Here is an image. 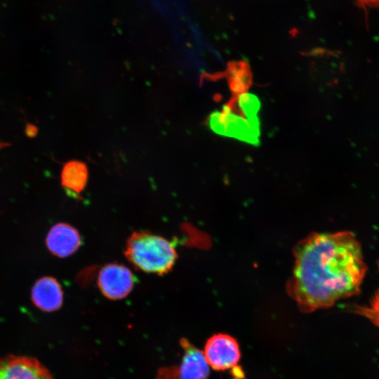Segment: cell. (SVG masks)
<instances>
[{
  "instance_id": "12",
  "label": "cell",
  "mask_w": 379,
  "mask_h": 379,
  "mask_svg": "<svg viewBox=\"0 0 379 379\" xmlns=\"http://www.w3.org/2000/svg\"><path fill=\"white\" fill-rule=\"evenodd\" d=\"M227 104L238 113L247 118L258 117L260 107L258 98L247 92L234 95Z\"/></svg>"
},
{
  "instance_id": "15",
  "label": "cell",
  "mask_w": 379,
  "mask_h": 379,
  "mask_svg": "<svg viewBox=\"0 0 379 379\" xmlns=\"http://www.w3.org/2000/svg\"><path fill=\"white\" fill-rule=\"evenodd\" d=\"M25 131L27 137L29 138H33L37 135L39 131L35 125L32 124H27Z\"/></svg>"
},
{
  "instance_id": "10",
  "label": "cell",
  "mask_w": 379,
  "mask_h": 379,
  "mask_svg": "<svg viewBox=\"0 0 379 379\" xmlns=\"http://www.w3.org/2000/svg\"><path fill=\"white\" fill-rule=\"evenodd\" d=\"M225 77L234 95L247 92L252 85L253 74L248 64L244 60L230 62Z\"/></svg>"
},
{
  "instance_id": "11",
  "label": "cell",
  "mask_w": 379,
  "mask_h": 379,
  "mask_svg": "<svg viewBox=\"0 0 379 379\" xmlns=\"http://www.w3.org/2000/svg\"><path fill=\"white\" fill-rule=\"evenodd\" d=\"M88 171L86 165L79 161L67 162L62 169L61 183L68 191L79 194L87 183Z\"/></svg>"
},
{
  "instance_id": "2",
  "label": "cell",
  "mask_w": 379,
  "mask_h": 379,
  "mask_svg": "<svg viewBox=\"0 0 379 379\" xmlns=\"http://www.w3.org/2000/svg\"><path fill=\"white\" fill-rule=\"evenodd\" d=\"M124 255L138 270L164 275L170 272L178 258L172 242L148 232H134L128 239Z\"/></svg>"
},
{
  "instance_id": "7",
  "label": "cell",
  "mask_w": 379,
  "mask_h": 379,
  "mask_svg": "<svg viewBox=\"0 0 379 379\" xmlns=\"http://www.w3.org/2000/svg\"><path fill=\"white\" fill-rule=\"evenodd\" d=\"M0 379H53L37 359L27 356L0 357Z\"/></svg>"
},
{
  "instance_id": "3",
  "label": "cell",
  "mask_w": 379,
  "mask_h": 379,
  "mask_svg": "<svg viewBox=\"0 0 379 379\" xmlns=\"http://www.w3.org/2000/svg\"><path fill=\"white\" fill-rule=\"evenodd\" d=\"M208 125L215 133L233 138L246 143L259 142L260 121L258 117L246 118L227 103L221 111H215L208 117Z\"/></svg>"
},
{
  "instance_id": "14",
  "label": "cell",
  "mask_w": 379,
  "mask_h": 379,
  "mask_svg": "<svg viewBox=\"0 0 379 379\" xmlns=\"http://www.w3.org/2000/svg\"><path fill=\"white\" fill-rule=\"evenodd\" d=\"M359 8L364 10L366 20H368V8H379V0H355Z\"/></svg>"
},
{
  "instance_id": "4",
  "label": "cell",
  "mask_w": 379,
  "mask_h": 379,
  "mask_svg": "<svg viewBox=\"0 0 379 379\" xmlns=\"http://www.w3.org/2000/svg\"><path fill=\"white\" fill-rule=\"evenodd\" d=\"M183 350L181 362L158 369L155 379H208L209 366L203 352L187 338H181Z\"/></svg>"
},
{
  "instance_id": "16",
  "label": "cell",
  "mask_w": 379,
  "mask_h": 379,
  "mask_svg": "<svg viewBox=\"0 0 379 379\" xmlns=\"http://www.w3.org/2000/svg\"><path fill=\"white\" fill-rule=\"evenodd\" d=\"M10 145L11 144L9 142H6L0 140V150L5 147H9Z\"/></svg>"
},
{
  "instance_id": "8",
  "label": "cell",
  "mask_w": 379,
  "mask_h": 379,
  "mask_svg": "<svg viewBox=\"0 0 379 379\" xmlns=\"http://www.w3.org/2000/svg\"><path fill=\"white\" fill-rule=\"evenodd\" d=\"M46 245L55 255L64 258L73 254L81 245L77 229L66 223H58L49 231Z\"/></svg>"
},
{
  "instance_id": "13",
  "label": "cell",
  "mask_w": 379,
  "mask_h": 379,
  "mask_svg": "<svg viewBox=\"0 0 379 379\" xmlns=\"http://www.w3.org/2000/svg\"><path fill=\"white\" fill-rule=\"evenodd\" d=\"M379 268V260L378 261ZM353 311L369 319L372 323L379 326V288L373 296L369 305L365 306H355Z\"/></svg>"
},
{
  "instance_id": "6",
  "label": "cell",
  "mask_w": 379,
  "mask_h": 379,
  "mask_svg": "<svg viewBox=\"0 0 379 379\" xmlns=\"http://www.w3.org/2000/svg\"><path fill=\"white\" fill-rule=\"evenodd\" d=\"M135 284V276L125 265L109 263L99 272L98 286L102 294L109 300H120L126 297Z\"/></svg>"
},
{
  "instance_id": "9",
  "label": "cell",
  "mask_w": 379,
  "mask_h": 379,
  "mask_svg": "<svg viewBox=\"0 0 379 379\" xmlns=\"http://www.w3.org/2000/svg\"><path fill=\"white\" fill-rule=\"evenodd\" d=\"M34 304L45 312H53L62 305L63 293L58 281L53 277L39 279L32 291Z\"/></svg>"
},
{
  "instance_id": "5",
  "label": "cell",
  "mask_w": 379,
  "mask_h": 379,
  "mask_svg": "<svg viewBox=\"0 0 379 379\" xmlns=\"http://www.w3.org/2000/svg\"><path fill=\"white\" fill-rule=\"evenodd\" d=\"M203 354L209 367L215 371L234 368L241 358L239 345L236 339L224 333L215 334L209 338Z\"/></svg>"
},
{
  "instance_id": "1",
  "label": "cell",
  "mask_w": 379,
  "mask_h": 379,
  "mask_svg": "<svg viewBox=\"0 0 379 379\" xmlns=\"http://www.w3.org/2000/svg\"><path fill=\"white\" fill-rule=\"evenodd\" d=\"M294 255L287 291L302 312L329 307L359 292L367 267L352 232L311 234L296 245Z\"/></svg>"
}]
</instances>
